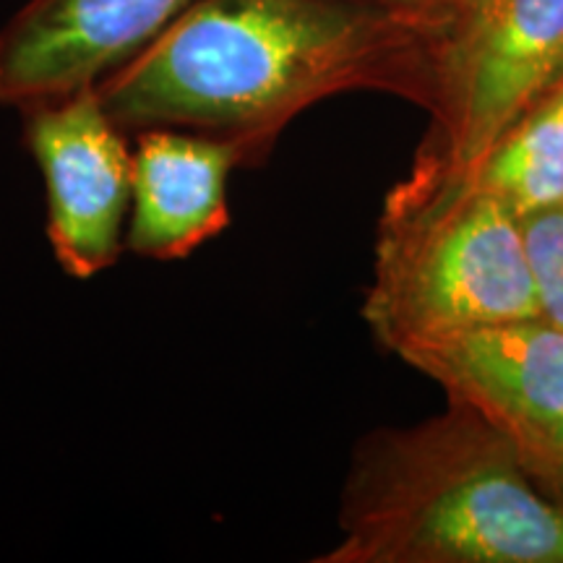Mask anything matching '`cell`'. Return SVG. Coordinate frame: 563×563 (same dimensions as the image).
Masks as SVG:
<instances>
[{
	"label": "cell",
	"mask_w": 563,
	"mask_h": 563,
	"mask_svg": "<svg viewBox=\"0 0 563 563\" xmlns=\"http://www.w3.org/2000/svg\"><path fill=\"white\" fill-rule=\"evenodd\" d=\"M245 154L235 141L183 129H146L133 144L125 251L178 262L230 224L228 183Z\"/></svg>",
	"instance_id": "ba28073f"
},
{
	"label": "cell",
	"mask_w": 563,
	"mask_h": 563,
	"mask_svg": "<svg viewBox=\"0 0 563 563\" xmlns=\"http://www.w3.org/2000/svg\"><path fill=\"white\" fill-rule=\"evenodd\" d=\"M540 319L563 329V201L519 220Z\"/></svg>",
	"instance_id": "30bf717a"
},
{
	"label": "cell",
	"mask_w": 563,
	"mask_h": 563,
	"mask_svg": "<svg viewBox=\"0 0 563 563\" xmlns=\"http://www.w3.org/2000/svg\"><path fill=\"white\" fill-rule=\"evenodd\" d=\"M199 0H30L0 30V102L16 110L97 87Z\"/></svg>",
	"instance_id": "52a82bcc"
},
{
	"label": "cell",
	"mask_w": 563,
	"mask_h": 563,
	"mask_svg": "<svg viewBox=\"0 0 563 563\" xmlns=\"http://www.w3.org/2000/svg\"><path fill=\"white\" fill-rule=\"evenodd\" d=\"M446 24L371 0H199L95 89L125 133H207L256 165L329 97L386 91L426 108Z\"/></svg>",
	"instance_id": "6da1fadb"
},
{
	"label": "cell",
	"mask_w": 563,
	"mask_h": 563,
	"mask_svg": "<svg viewBox=\"0 0 563 563\" xmlns=\"http://www.w3.org/2000/svg\"><path fill=\"white\" fill-rule=\"evenodd\" d=\"M522 230L467 173L415 159L386 194L363 319L397 355L483 323L538 319Z\"/></svg>",
	"instance_id": "3957f363"
},
{
	"label": "cell",
	"mask_w": 563,
	"mask_h": 563,
	"mask_svg": "<svg viewBox=\"0 0 563 563\" xmlns=\"http://www.w3.org/2000/svg\"><path fill=\"white\" fill-rule=\"evenodd\" d=\"M319 563H563V504L467 407L357 441Z\"/></svg>",
	"instance_id": "7a4b0ae2"
},
{
	"label": "cell",
	"mask_w": 563,
	"mask_h": 563,
	"mask_svg": "<svg viewBox=\"0 0 563 563\" xmlns=\"http://www.w3.org/2000/svg\"><path fill=\"white\" fill-rule=\"evenodd\" d=\"M563 79V0H470L433 51L431 131L418 162L470 173Z\"/></svg>",
	"instance_id": "277c9868"
},
{
	"label": "cell",
	"mask_w": 563,
	"mask_h": 563,
	"mask_svg": "<svg viewBox=\"0 0 563 563\" xmlns=\"http://www.w3.org/2000/svg\"><path fill=\"white\" fill-rule=\"evenodd\" d=\"M517 220L563 201V79L534 100L467 173Z\"/></svg>",
	"instance_id": "9c48e42d"
},
{
	"label": "cell",
	"mask_w": 563,
	"mask_h": 563,
	"mask_svg": "<svg viewBox=\"0 0 563 563\" xmlns=\"http://www.w3.org/2000/svg\"><path fill=\"white\" fill-rule=\"evenodd\" d=\"M397 355L517 443L525 462L563 422V329L540 316L456 329Z\"/></svg>",
	"instance_id": "8992f818"
},
{
	"label": "cell",
	"mask_w": 563,
	"mask_h": 563,
	"mask_svg": "<svg viewBox=\"0 0 563 563\" xmlns=\"http://www.w3.org/2000/svg\"><path fill=\"white\" fill-rule=\"evenodd\" d=\"M26 150L45 180L47 238L55 262L91 279L125 249L133 150L95 87L21 110Z\"/></svg>",
	"instance_id": "5b68a950"
},
{
	"label": "cell",
	"mask_w": 563,
	"mask_h": 563,
	"mask_svg": "<svg viewBox=\"0 0 563 563\" xmlns=\"http://www.w3.org/2000/svg\"><path fill=\"white\" fill-rule=\"evenodd\" d=\"M530 470L543 483V488L563 504V422L555 428L551 439L534 452L530 460Z\"/></svg>",
	"instance_id": "8fae6325"
},
{
	"label": "cell",
	"mask_w": 563,
	"mask_h": 563,
	"mask_svg": "<svg viewBox=\"0 0 563 563\" xmlns=\"http://www.w3.org/2000/svg\"><path fill=\"white\" fill-rule=\"evenodd\" d=\"M371 3L389 5V9H399V11L420 13V16L452 21L462 9H467L470 0H371Z\"/></svg>",
	"instance_id": "7c38bea8"
}]
</instances>
